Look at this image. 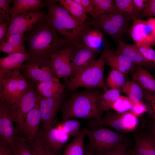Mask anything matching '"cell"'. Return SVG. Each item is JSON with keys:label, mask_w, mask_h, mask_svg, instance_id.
<instances>
[{"label": "cell", "mask_w": 155, "mask_h": 155, "mask_svg": "<svg viewBox=\"0 0 155 155\" xmlns=\"http://www.w3.org/2000/svg\"><path fill=\"white\" fill-rule=\"evenodd\" d=\"M40 95L45 98H51L60 96L64 92L65 87L57 77H54L36 85Z\"/></svg>", "instance_id": "25"}, {"label": "cell", "mask_w": 155, "mask_h": 155, "mask_svg": "<svg viewBox=\"0 0 155 155\" xmlns=\"http://www.w3.org/2000/svg\"><path fill=\"white\" fill-rule=\"evenodd\" d=\"M92 89L75 93L64 100L60 110L63 120L82 118L99 121L103 113L98 101L100 93Z\"/></svg>", "instance_id": "2"}, {"label": "cell", "mask_w": 155, "mask_h": 155, "mask_svg": "<svg viewBox=\"0 0 155 155\" xmlns=\"http://www.w3.org/2000/svg\"><path fill=\"white\" fill-rule=\"evenodd\" d=\"M153 63H154V65L155 66V59H154V61Z\"/></svg>", "instance_id": "52"}, {"label": "cell", "mask_w": 155, "mask_h": 155, "mask_svg": "<svg viewBox=\"0 0 155 155\" xmlns=\"http://www.w3.org/2000/svg\"><path fill=\"white\" fill-rule=\"evenodd\" d=\"M86 135L83 130L65 146L63 155H84V142Z\"/></svg>", "instance_id": "31"}, {"label": "cell", "mask_w": 155, "mask_h": 155, "mask_svg": "<svg viewBox=\"0 0 155 155\" xmlns=\"http://www.w3.org/2000/svg\"><path fill=\"white\" fill-rule=\"evenodd\" d=\"M0 155H13L11 150L8 148L0 144Z\"/></svg>", "instance_id": "48"}, {"label": "cell", "mask_w": 155, "mask_h": 155, "mask_svg": "<svg viewBox=\"0 0 155 155\" xmlns=\"http://www.w3.org/2000/svg\"><path fill=\"white\" fill-rule=\"evenodd\" d=\"M100 126L108 127L118 133L135 131L138 124V117L131 111L118 113L110 110L98 122Z\"/></svg>", "instance_id": "9"}, {"label": "cell", "mask_w": 155, "mask_h": 155, "mask_svg": "<svg viewBox=\"0 0 155 155\" xmlns=\"http://www.w3.org/2000/svg\"><path fill=\"white\" fill-rule=\"evenodd\" d=\"M30 145L32 148L35 155H53L39 134L34 142Z\"/></svg>", "instance_id": "39"}, {"label": "cell", "mask_w": 155, "mask_h": 155, "mask_svg": "<svg viewBox=\"0 0 155 155\" xmlns=\"http://www.w3.org/2000/svg\"><path fill=\"white\" fill-rule=\"evenodd\" d=\"M41 119L37 99L34 107L27 115L22 126L21 133L30 144L34 142L38 135Z\"/></svg>", "instance_id": "17"}, {"label": "cell", "mask_w": 155, "mask_h": 155, "mask_svg": "<svg viewBox=\"0 0 155 155\" xmlns=\"http://www.w3.org/2000/svg\"><path fill=\"white\" fill-rule=\"evenodd\" d=\"M130 33L135 43L142 42L155 46V35L146 20L138 18L134 20Z\"/></svg>", "instance_id": "19"}, {"label": "cell", "mask_w": 155, "mask_h": 155, "mask_svg": "<svg viewBox=\"0 0 155 155\" xmlns=\"http://www.w3.org/2000/svg\"><path fill=\"white\" fill-rule=\"evenodd\" d=\"M11 18L29 11H38L46 6L41 0H14Z\"/></svg>", "instance_id": "26"}, {"label": "cell", "mask_w": 155, "mask_h": 155, "mask_svg": "<svg viewBox=\"0 0 155 155\" xmlns=\"http://www.w3.org/2000/svg\"><path fill=\"white\" fill-rule=\"evenodd\" d=\"M56 0H45L47 13L45 16L48 24L69 43V46L78 43L84 26L83 23L71 15Z\"/></svg>", "instance_id": "3"}, {"label": "cell", "mask_w": 155, "mask_h": 155, "mask_svg": "<svg viewBox=\"0 0 155 155\" xmlns=\"http://www.w3.org/2000/svg\"><path fill=\"white\" fill-rule=\"evenodd\" d=\"M125 74L119 71L111 69L108 73L106 84L111 89L121 90L127 81Z\"/></svg>", "instance_id": "34"}, {"label": "cell", "mask_w": 155, "mask_h": 155, "mask_svg": "<svg viewBox=\"0 0 155 155\" xmlns=\"http://www.w3.org/2000/svg\"><path fill=\"white\" fill-rule=\"evenodd\" d=\"M29 58L27 53H16L0 58V74L20 70L24 62Z\"/></svg>", "instance_id": "24"}, {"label": "cell", "mask_w": 155, "mask_h": 155, "mask_svg": "<svg viewBox=\"0 0 155 155\" xmlns=\"http://www.w3.org/2000/svg\"><path fill=\"white\" fill-rule=\"evenodd\" d=\"M127 144L118 148L105 152L101 155H130L131 152L127 150Z\"/></svg>", "instance_id": "44"}, {"label": "cell", "mask_w": 155, "mask_h": 155, "mask_svg": "<svg viewBox=\"0 0 155 155\" xmlns=\"http://www.w3.org/2000/svg\"><path fill=\"white\" fill-rule=\"evenodd\" d=\"M130 152H131V154H130V155H134L131 152V151H130Z\"/></svg>", "instance_id": "53"}, {"label": "cell", "mask_w": 155, "mask_h": 155, "mask_svg": "<svg viewBox=\"0 0 155 155\" xmlns=\"http://www.w3.org/2000/svg\"><path fill=\"white\" fill-rule=\"evenodd\" d=\"M16 117V104L0 100V144L12 152L18 133L14 125Z\"/></svg>", "instance_id": "8"}, {"label": "cell", "mask_w": 155, "mask_h": 155, "mask_svg": "<svg viewBox=\"0 0 155 155\" xmlns=\"http://www.w3.org/2000/svg\"><path fill=\"white\" fill-rule=\"evenodd\" d=\"M59 4L71 15L84 23L87 20L86 13L82 6L75 0H57Z\"/></svg>", "instance_id": "28"}, {"label": "cell", "mask_w": 155, "mask_h": 155, "mask_svg": "<svg viewBox=\"0 0 155 155\" xmlns=\"http://www.w3.org/2000/svg\"><path fill=\"white\" fill-rule=\"evenodd\" d=\"M20 71L27 80L36 85L57 77L51 67L50 59H29L23 63Z\"/></svg>", "instance_id": "10"}, {"label": "cell", "mask_w": 155, "mask_h": 155, "mask_svg": "<svg viewBox=\"0 0 155 155\" xmlns=\"http://www.w3.org/2000/svg\"><path fill=\"white\" fill-rule=\"evenodd\" d=\"M135 102L127 96L120 95L113 104L111 109L118 113L130 111Z\"/></svg>", "instance_id": "37"}, {"label": "cell", "mask_w": 155, "mask_h": 155, "mask_svg": "<svg viewBox=\"0 0 155 155\" xmlns=\"http://www.w3.org/2000/svg\"><path fill=\"white\" fill-rule=\"evenodd\" d=\"M121 91L135 102L142 101L144 98L142 88L136 82L127 81Z\"/></svg>", "instance_id": "32"}, {"label": "cell", "mask_w": 155, "mask_h": 155, "mask_svg": "<svg viewBox=\"0 0 155 155\" xmlns=\"http://www.w3.org/2000/svg\"><path fill=\"white\" fill-rule=\"evenodd\" d=\"M12 0H0V14L7 18L10 21L12 7L10 4Z\"/></svg>", "instance_id": "42"}, {"label": "cell", "mask_w": 155, "mask_h": 155, "mask_svg": "<svg viewBox=\"0 0 155 155\" xmlns=\"http://www.w3.org/2000/svg\"><path fill=\"white\" fill-rule=\"evenodd\" d=\"M82 7L86 13L92 17H95L94 6L91 0H75Z\"/></svg>", "instance_id": "43"}, {"label": "cell", "mask_w": 155, "mask_h": 155, "mask_svg": "<svg viewBox=\"0 0 155 155\" xmlns=\"http://www.w3.org/2000/svg\"><path fill=\"white\" fill-rule=\"evenodd\" d=\"M24 37L30 59H49L53 54L70 47L68 41L48 24L45 16L32 30L24 33Z\"/></svg>", "instance_id": "1"}, {"label": "cell", "mask_w": 155, "mask_h": 155, "mask_svg": "<svg viewBox=\"0 0 155 155\" xmlns=\"http://www.w3.org/2000/svg\"><path fill=\"white\" fill-rule=\"evenodd\" d=\"M65 99L64 93L57 96L45 98L39 95L38 101L41 116L42 129L54 127L57 123L56 116Z\"/></svg>", "instance_id": "11"}, {"label": "cell", "mask_w": 155, "mask_h": 155, "mask_svg": "<svg viewBox=\"0 0 155 155\" xmlns=\"http://www.w3.org/2000/svg\"><path fill=\"white\" fill-rule=\"evenodd\" d=\"M133 1L135 9L141 14L146 5L147 0H133Z\"/></svg>", "instance_id": "46"}, {"label": "cell", "mask_w": 155, "mask_h": 155, "mask_svg": "<svg viewBox=\"0 0 155 155\" xmlns=\"http://www.w3.org/2000/svg\"><path fill=\"white\" fill-rule=\"evenodd\" d=\"M28 87L20 70L0 74V99L9 104H17Z\"/></svg>", "instance_id": "7"}, {"label": "cell", "mask_w": 155, "mask_h": 155, "mask_svg": "<svg viewBox=\"0 0 155 155\" xmlns=\"http://www.w3.org/2000/svg\"><path fill=\"white\" fill-rule=\"evenodd\" d=\"M155 16V0H147L146 5L138 19Z\"/></svg>", "instance_id": "41"}, {"label": "cell", "mask_w": 155, "mask_h": 155, "mask_svg": "<svg viewBox=\"0 0 155 155\" xmlns=\"http://www.w3.org/2000/svg\"><path fill=\"white\" fill-rule=\"evenodd\" d=\"M105 65L101 55L98 59L95 60L75 78L64 79L63 84L70 90L84 87L90 89L100 88L106 91L107 86L104 79Z\"/></svg>", "instance_id": "5"}, {"label": "cell", "mask_w": 155, "mask_h": 155, "mask_svg": "<svg viewBox=\"0 0 155 155\" xmlns=\"http://www.w3.org/2000/svg\"><path fill=\"white\" fill-rule=\"evenodd\" d=\"M70 137L77 136L80 133V123L77 120L69 119L57 123L54 126Z\"/></svg>", "instance_id": "33"}, {"label": "cell", "mask_w": 155, "mask_h": 155, "mask_svg": "<svg viewBox=\"0 0 155 155\" xmlns=\"http://www.w3.org/2000/svg\"><path fill=\"white\" fill-rule=\"evenodd\" d=\"M117 49L114 52L115 55L126 57L136 65L149 69L155 66L154 64L146 59L134 44H128L124 42L118 43Z\"/></svg>", "instance_id": "20"}, {"label": "cell", "mask_w": 155, "mask_h": 155, "mask_svg": "<svg viewBox=\"0 0 155 155\" xmlns=\"http://www.w3.org/2000/svg\"><path fill=\"white\" fill-rule=\"evenodd\" d=\"M46 14L44 11H29L11 18L6 36L25 33L32 30Z\"/></svg>", "instance_id": "13"}, {"label": "cell", "mask_w": 155, "mask_h": 155, "mask_svg": "<svg viewBox=\"0 0 155 155\" xmlns=\"http://www.w3.org/2000/svg\"><path fill=\"white\" fill-rule=\"evenodd\" d=\"M114 7L116 12L131 21L138 19L141 15L135 9L133 0H115Z\"/></svg>", "instance_id": "29"}, {"label": "cell", "mask_w": 155, "mask_h": 155, "mask_svg": "<svg viewBox=\"0 0 155 155\" xmlns=\"http://www.w3.org/2000/svg\"><path fill=\"white\" fill-rule=\"evenodd\" d=\"M82 130L88 139L87 148L93 154L101 155L127 144L126 133L115 132L102 126L95 130Z\"/></svg>", "instance_id": "6"}, {"label": "cell", "mask_w": 155, "mask_h": 155, "mask_svg": "<svg viewBox=\"0 0 155 155\" xmlns=\"http://www.w3.org/2000/svg\"><path fill=\"white\" fill-rule=\"evenodd\" d=\"M13 155H35L31 145L22 133H18L16 138Z\"/></svg>", "instance_id": "35"}, {"label": "cell", "mask_w": 155, "mask_h": 155, "mask_svg": "<svg viewBox=\"0 0 155 155\" xmlns=\"http://www.w3.org/2000/svg\"><path fill=\"white\" fill-rule=\"evenodd\" d=\"M135 44L146 59L151 62H154L155 58V51L151 44L142 42L135 43Z\"/></svg>", "instance_id": "40"}, {"label": "cell", "mask_w": 155, "mask_h": 155, "mask_svg": "<svg viewBox=\"0 0 155 155\" xmlns=\"http://www.w3.org/2000/svg\"><path fill=\"white\" fill-rule=\"evenodd\" d=\"M132 80L143 89L155 95V78L145 69L138 66L132 74Z\"/></svg>", "instance_id": "27"}, {"label": "cell", "mask_w": 155, "mask_h": 155, "mask_svg": "<svg viewBox=\"0 0 155 155\" xmlns=\"http://www.w3.org/2000/svg\"><path fill=\"white\" fill-rule=\"evenodd\" d=\"M131 21L119 13L114 12L96 16L85 23L103 31L118 43L125 42L130 37Z\"/></svg>", "instance_id": "4"}, {"label": "cell", "mask_w": 155, "mask_h": 155, "mask_svg": "<svg viewBox=\"0 0 155 155\" xmlns=\"http://www.w3.org/2000/svg\"><path fill=\"white\" fill-rule=\"evenodd\" d=\"M134 140L131 151L134 155H155V140L150 133L136 132Z\"/></svg>", "instance_id": "22"}, {"label": "cell", "mask_w": 155, "mask_h": 155, "mask_svg": "<svg viewBox=\"0 0 155 155\" xmlns=\"http://www.w3.org/2000/svg\"><path fill=\"white\" fill-rule=\"evenodd\" d=\"M150 126V132L149 133L155 140V123L152 122Z\"/></svg>", "instance_id": "50"}, {"label": "cell", "mask_w": 155, "mask_h": 155, "mask_svg": "<svg viewBox=\"0 0 155 155\" xmlns=\"http://www.w3.org/2000/svg\"><path fill=\"white\" fill-rule=\"evenodd\" d=\"M25 41L24 33L6 36L0 41V51L8 55L16 53H27Z\"/></svg>", "instance_id": "23"}, {"label": "cell", "mask_w": 155, "mask_h": 155, "mask_svg": "<svg viewBox=\"0 0 155 155\" xmlns=\"http://www.w3.org/2000/svg\"><path fill=\"white\" fill-rule=\"evenodd\" d=\"M103 34L100 30L86 25L84 26L79 36V43L97 52L103 42Z\"/></svg>", "instance_id": "21"}, {"label": "cell", "mask_w": 155, "mask_h": 155, "mask_svg": "<svg viewBox=\"0 0 155 155\" xmlns=\"http://www.w3.org/2000/svg\"><path fill=\"white\" fill-rule=\"evenodd\" d=\"M143 90L144 98L147 107V112L152 122L155 123V95L144 89Z\"/></svg>", "instance_id": "38"}, {"label": "cell", "mask_w": 155, "mask_h": 155, "mask_svg": "<svg viewBox=\"0 0 155 155\" xmlns=\"http://www.w3.org/2000/svg\"><path fill=\"white\" fill-rule=\"evenodd\" d=\"M84 155H93V154L88 148H85Z\"/></svg>", "instance_id": "51"}, {"label": "cell", "mask_w": 155, "mask_h": 155, "mask_svg": "<svg viewBox=\"0 0 155 155\" xmlns=\"http://www.w3.org/2000/svg\"><path fill=\"white\" fill-rule=\"evenodd\" d=\"M71 49L68 48L55 53L50 58L51 67L56 76L64 79L71 78L72 69L71 63Z\"/></svg>", "instance_id": "15"}, {"label": "cell", "mask_w": 155, "mask_h": 155, "mask_svg": "<svg viewBox=\"0 0 155 155\" xmlns=\"http://www.w3.org/2000/svg\"><path fill=\"white\" fill-rule=\"evenodd\" d=\"M91 1L94 6L95 17L116 12L114 7L115 0H91Z\"/></svg>", "instance_id": "36"}, {"label": "cell", "mask_w": 155, "mask_h": 155, "mask_svg": "<svg viewBox=\"0 0 155 155\" xmlns=\"http://www.w3.org/2000/svg\"><path fill=\"white\" fill-rule=\"evenodd\" d=\"M131 111L138 117L147 111V107L142 101H139L135 102Z\"/></svg>", "instance_id": "45"}, {"label": "cell", "mask_w": 155, "mask_h": 155, "mask_svg": "<svg viewBox=\"0 0 155 155\" xmlns=\"http://www.w3.org/2000/svg\"><path fill=\"white\" fill-rule=\"evenodd\" d=\"M101 55L105 64L112 69L118 71L125 75L135 69L136 65L129 59L123 55H115L113 50L110 48H104Z\"/></svg>", "instance_id": "18"}, {"label": "cell", "mask_w": 155, "mask_h": 155, "mask_svg": "<svg viewBox=\"0 0 155 155\" xmlns=\"http://www.w3.org/2000/svg\"><path fill=\"white\" fill-rule=\"evenodd\" d=\"M39 134L53 155H57L70 137L55 127L46 129H40Z\"/></svg>", "instance_id": "16"}, {"label": "cell", "mask_w": 155, "mask_h": 155, "mask_svg": "<svg viewBox=\"0 0 155 155\" xmlns=\"http://www.w3.org/2000/svg\"><path fill=\"white\" fill-rule=\"evenodd\" d=\"M70 47L71 49V60L73 71L70 78H73L95 60L97 52L79 43Z\"/></svg>", "instance_id": "14"}, {"label": "cell", "mask_w": 155, "mask_h": 155, "mask_svg": "<svg viewBox=\"0 0 155 155\" xmlns=\"http://www.w3.org/2000/svg\"><path fill=\"white\" fill-rule=\"evenodd\" d=\"M10 22H7L0 25V41L6 36L8 30Z\"/></svg>", "instance_id": "47"}, {"label": "cell", "mask_w": 155, "mask_h": 155, "mask_svg": "<svg viewBox=\"0 0 155 155\" xmlns=\"http://www.w3.org/2000/svg\"><path fill=\"white\" fill-rule=\"evenodd\" d=\"M27 80L28 83V88L16 104L15 126L18 133H22V126L25 118L28 114L35 106L39 95L36 85Z\"/></svg>", "instance_id": "12"}, {"label": "cell", "mask_w": 155, "mask_h": 155, "mask_svg": "<svg viewBox=\"0 0 155 155\" xmlns=\"http://www.w3.org/2000/svg\"><path fill=\"white\" fill-rule=\"evenodd\" d=\"M147 23L152 28L153 32L155 35V18H150L146 20Z\"/></svg>", "instance_id": "49"}, {"label": "cell", "mask_w": 155, "mask_h": 155, "mask_svg": "<svg viewBox=\"0 0 155 155\" xmlns=\"http://www.w3.org/2000/svg\"><path fill=\"white\" fill-rule=\"evenodd\" d=\"M120 91L118 90L110 89L107 90L103 94L99 93L98 97V102L101 110L108 111L120 95Z\"/></svg>", "instance_id": "30"}]
</instances>
